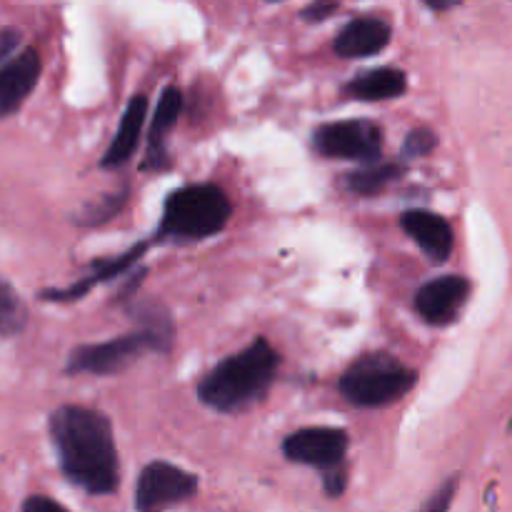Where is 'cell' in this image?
I'll return each mask as SVG.
<instances>
[{
	"instance_id": "17",
	"label": "cell",
	"mask_w": 512,
	"mask_h": 512,
	"mask_svg": "<svg viewBox=\"0 0 512 512\" xmlns=\"http://www.w3.org/2000/svg\"><path fill=\"white\" fill-rule=\"evenodd\" d=\"M400 175H403V165L370 163V165H365V168L350 173L348 178H345V183H348V188L353 190V193L365 195V198H368V195L383 193V190L388 188L390 183H395Z\"/></svg>"
},
{
	"instance_id": "16",
	"label": "cell",
	"mask_w": 512,
	"mask_h": 512,
	"mask_svg": "<svg viewBox=\"0 0 512 512\" xmlns=\"http://www.w3.org/2000/svg\"><path fill=\"white\" fill-rule=\"evenodd\" d=\"M145 248H148V245H135L133 250H128V253L120 255V258L98 260V263L93 265V273H90L88 278L78 280V283L70 285V288H63V290H43V293H40V298L55 300V303H58V300H60V303H68V300H78L80 295L88 293L93 285L105 283V280H110L113 275H120L123 270H128L130 265H133L135 260H138L140 255L145 253Z\"/></svg>"
},
{
	"instance_id": "6",
	"label": "cell",
	"mask_w": 512,
	"mask_h": 512,
	"mask_svg": "<svg viewBox=\"0 0 512 512\" xmlns=\"http://www.w3.org/2000/svg\"><path fill=\"white\" fill-rule=\"evenodd\" d=\"M313 145L325 158L363 160L378 163L383 153V130L373 120L350 118L338 123H325L315 130Z\"/></svg>"
},
{
	"instance_id": "20",
	"label": "cell",
	"mask_w": 512,
	"mask_h": 512,
	"mask_svg": "<svg viewBox=\"0 0 512 512\" xmlns=\"http://www.w3.org/2000/svg\"><path fill=\"white\" fill-rule=\"evenodd\" d=\"M455 490H458V478H448L433 495H430L428 503L423 505L418 512H448L450 505H453Z\"/></svg>"
},
{
	"instance_id": "2",
	"label": "cell",
	"mask_w": 512,
	"mask_h": 512,
	"mask_svg": "<svg viewBox=\"0 0 512 512\" xmlns=\"http://www.w3.org/2000/svg\"><path fill=\"white\" fill-rule=\"evenodd\" d=\"M280 355L265 338L215 365L198 383V398L218 413H238L260 403L273 385Z\"/></svg>"
},
{
	"instance_id": "13",
	"label": "cell",
	"mask_w": 512,
	"mask_h": 512,
	"mask_svg": "<svg viewBox=\"0 0 512 512\" xmlns=\"http://www.w3.org/2000/svg\"><path fill=\"white\" fill-rule=\"evenodd\" d=\"M145 115H148V98H145V95L130 98L128 108H125L123 118H120L118 130H115L113 140H110L108 150H105L103 160H100V165H103L105 170L123 168V165L133 158L135 148H138L140 133H143Z\"/></svg>"
},
{
	"instance_id": "9",
	"label": "cell",
	"mask_w": 512,
	"mask_h": 512,
	"mask_svg": "<svg viewBox=\"0 0 512 512\" xmlns=\"http://www.w3.org/2000/svg\"><path fill=\"white\" fill-rule=\"evenodd\" d=\"M470 298V280L463 275H443L423 288L415 295V310L420 318L430 325H448L458 318L463 305Z\"/></svg>"
},
{
	"instance_id": "10",
	"label": "cell",
	"mask_w": 512,
	"mask_h": 512,
	"mask_svg": "<svg viewBox=\"0 0 512 512\" xmlns=\"http://www.w3.org/2000/svg\"><path fill=\"white\" fill-rule=\"evenodd\" d=\"M43 60L35 48L20 50L18 55L0 65V118L18 113L38 85Z\"/></svg>"
},
{
	"instance_id": "22",
	"label": "cell",
	"mask_w": 512,
	"mask_h": 512,
	"mask_svg": "<svg viewBox=\"0 0 512 512\" xmlns=\"http://www.w3.org/2000/svg\"><path fill=\"white\" fill-rule=\"evenodd\" d=\"M323 483H325V493L330 495V498H340L345 490V483H348V475H345V468H338V470H330V473H323Z\"/></svg>"
},
{
	"instance_id": "14",
	"label": "cell",
	"mask_w": 512,
	"mask_h": 512,
	"mask_svg": "<svg viewBox=\"0 0 512 512\" xmlns=\"http://www.w3.org/2000/svg\"><path fill=\"white\" fill-rule=\"evenodd\" d=\"M180 113H183V93H180L175 85H168V88L160 93L158 108H155L153 123H150L148 153H145L143 168H165V160H168V153H165V138H168V133L173 130V125L178 123Z\"/></svg>"
},
{
	"instance_id": "19",
	"label": "cell",
	"mask_w": 512,
	"mask_h": 512,
	"mask_svg": "<svg viewBox=\"0 0 512 512\" xmlns=\"http://www.w3.org/2000/svg\"><path fill=\"white\" fill-rule=\"evenodd\" d=\"M120 205H123V195H110V198L100 200L98 205H90V208H85V213L80 215L78 223H83V225L105 223V220H108L110 215L120 208Z\"/></svg>"
},
{
	"instance_id": "23",
	"label": "cell",
	"mask_w": 512,
	"mask_h": 512,
	"mask_svg": "<svg viewBox=\"0 0 512 512\" xmlns=\"http://www.w3.org/2000/svg\"><path fill=\"white\" fill-rule=\"evenodd\" d=\"M23 512H68L63 505L55 503L53 498H45V495H30L23 503Z\"/></svg>"
},
{
	"instance_id": "4",
	"label": "cell",
	"mask_w": 512,
	"mask_h": 512,
	"mask_svg": "<svg viewBox=\"0 0 512 512\" xmlns=\"http://www.w3.org/2000/svg\"><path fill=\"white\" fill-rule=\"evenodd\" d=\"M418 383V373L400 363L395 355H360L343 375L338 390L350 405L358 408H385L398 403Z\"/></svg>"
},
{
	"instance_id": "21",
	"label": "cell",
	"mask_w": 512,
	"mask_h": 512,
	"mask_svg": "<svg viewBox=\"0 0 512 512\" xmlns=\"http://www.w3.org/2000/svg\"><path fill=\"white\" fill-rule=\"evenodd\" d=\"M438 145V138L430 128H418L405 138V153L408 155H428Z\"/></svg>"
},
{
	"instance_id": "5",
	"label": "cell",
	"mask_w": 512,
	"mask_h": 512,
	"mask_svg": "<svg viewBox=\"0 0 512 512\" xmlns=\"http://www.w3.org/2000/svg\"><path fill=\"white\" fill-rule=\"evenodd\" d=\"M230 213L228 195L218 185H185L165 200L160 238H210L228 225Z\"/></svg>"
},
{
	"instance_id": "7",
	"label": "cell",
	"mask_w": 512,
	"mask_h": 512,
	"mask_svg": "<svg viewBox=\"0 0 512 512\" xmlns=\"http://www.w3.org/2000/svg\"><path fill=\"white\" fill-rule=\"evenodd\" d=\"M198 493V478L188 470L165 460L145 465L135 485V508L138 512H163L185 503Z\"/></svg>"
},
{
	"instance_id": "12",
	"label": "cell",
	"mask_w": 512,
	"mask_h": 512,
	"mask_svg": "<svg viewBox=\"0 0 512 512\" xmlns=\"http://www.w3.org/2000/svg\"><path fill=\"white\" fill-rule=\"evenodd\" d=\"M393 28L388 20L375 15L353 18L338 35H335V53L340 58H370L388 48Z\"/></svg>"
},
{
	"instance_id": "15",
	"label": "cell",
	"mask_w": 512,
	"mask_h": 512,
	"mask_svg": "<svg viewBox=\"0 0 512 512\" xmlns=\"http://www.w3.org/2000/svg\"><path fill=\"white\" fill-rule=\"evenodd\" d=\"M408 88V78L403 70L398 68H375L368 73H360L345 85V95L355 100H365V103H375V100H390L400 98Z\"/></svg>"
},
{
	"instance_id": "8",
	"label": "cell",
	"mask_w": 512,
	"mask_h": 512,
	"mask_svg": "<svg viewBox=\"0 0 512 512\" xmlns=\"http://www.w3.org/2000/svg\"><path fill=\"white\" fill-rule=\"evenodd\" d=\"M285 458L310 465L323 473L343 468L348 453V433L343 428H303L295 430L283 443Z\"/></svg>"
},
{
	"instance_id": "25",
	"label": "cell",
	"mask_w": 512,
	"mask_h": 512,
	"mask_svg": "<svg viewBox=\"0 0 512 512\" xmlns=\"http://www.w3.org/2000/svg\"><path fill=\"white\" fill-rule=\"evenodd\" d=\"M20 33L15 28H0V60L8 63V58L13 55V50L18 48Z\"/></svg>"
},
{
	"instance_id": "18",
	"label": "cell",
	"mask_w": 512,
	"mask_h": 512,
	"mask_svg": "<svg viewBox=\"0 0 512 512\" xmlns=\"http://www.w3.org/2000/svg\"><path fill=\"white\" fill-rule=\"evenodd\" d=\"M25 325H28V308L13 290V285L0 278V335L13 338V335L23 333Z\"/></svg>"
},
{
	"instance_id": "11",
	"label": "cell",
	"mask_w": 512,
	"mask_h": 512,
	"mask_svg": "<svg viewBox=\"0 0 512 512\" xmlns=\"http://www.w3.org/2000/svg\"><path fill=\"white\" fill-rule=\"evenodd\" d=\"M400 228L415 240L420 250L430 258V263H445L453 255L455 238L453 228L445 218L430 210H405L400 215Z\"/></svg>"
},
{
	"instance_id": "1",
	"label": "cell",
	"mask_w": 512,
	"mask_h": 512,
	"mask_svg": "<svg viewBox=\"0 0 512 512\" xmlns=\"http://www.w3.org/2000/svg\"><path fill=\"white\" fill-rule=\"evenodd\" d=\"M50 438L58 450L60 470L90 495L115 493L120 463L113 428L103 413L80 405H63L50 415Z\"/></svg>"
},
{
	"instance_id": "24",
	"label": "cell",
	"mask_w": 512,
	"mask_h": 512,
	"mask_svg": "<svg viewBox=\"0 0 512 512\" xmlns=\"http://www.w3.org/2000/svg\"><path fill=\"white\" fill-rule=\"evenodd\" d=\"M338 8V3H313L303 10V18L308 20V23H323V20L328 18V15H333Z\"/></svg>"
},
{
	"instance_id": "3",
	"label": "cell",
	"mask_w": 512,
	"mask_h": 512,
	"mask_svg": "<svg viewBox=\"0 0 512 512\" xmlns=\"http://www.w3.org/2000/svg\"><path fill=\"white\" fill-rule=\"evenodd\" d=\"M173 343V325L168 315L153 313L145 318L143 328L133 330L128 335L108 340V343L80 345L70 353L68 370L70 375L90 373V375H115L143 358L145 353H163Z\"/></svg>"
}]
</instances>
